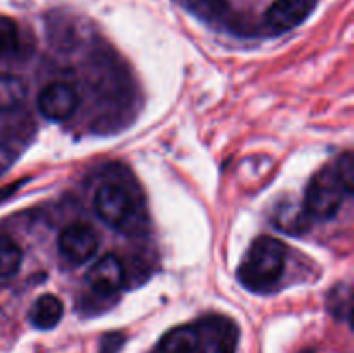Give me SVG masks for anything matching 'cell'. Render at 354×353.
<instances>
[{
  "label": "cell",
  "instance_id": "8fae6325",
  "mask_svg": "<svg viewBox=\"0 0 354 353\" xmlns=\"http://www.w3.org/2000/svg\"><path fill=\"white\" fill-rule=\"evenodd\" d=\"M28 87L16 75H0V113L16 111L24 102Z\"/></svg>",
  "mask_w": 354,
  "mask_h": 353
},
{
  "label": "cell",
  "instance_id": "6da1fadb",
  "mask_svg": "<svg viewBox=\"0 0 354 353\" xmlns=\"http://www.w3.org/2000/svg\"><path fill=\"white\" fill-rule=\"evenodd\" d=\"M286 269V244L272 235H259L239 266V280L248 289L263 291L279 282Z\"/></svg>",
  "mask_w": 354,
  "mask_h": 353
},
{
  "label": "cell",
  "instance_id": "9c48e42d",
  "mask_svg": "<svg viewBox=\"0 0 354 353\" xmlns=\"http://www.w3.org/2000/svg\"><path fill=\"white\" fill-rule=\"evenodd\" d=\"M62 314H64V307L55 294H41L31 305L28 317H30L33 327L40 329V331H48L61 322Z\"/></svg>",
  "mask_w": 354,
  "mask_h": 353
},
{
  "label": "cell",
  "instance_id": "3957f363",
  "mask_svg": "<svg viewBox=\"0 0 354 353\" xmlns=\"http://www.w3.org/2000/svg\"><path fill=\"white\" fill-rule=\"evenodd\" d=\"M93 203L100 220L113 228H123L133 215V201L130 194L116 183L99 187Z\"/></svg>",
  "mask_w": 354,
  "mask_h": 353
},
{
  "label": "cell",
  "instance_id": "7a4b0ae2",
  "mask_svg": "<svg viewBox=\"0 0 354 353\" xmlns=\"http://www.w3.org/2000/svg\"><path fill=\"white\" fill-rule=\"evenodd\" d=\"M344 196L346 190L339 180L335 166H325L320 172L315 173V176L308 183L304 208L310 217L327 220L341 210Z\"/></svg>",
  "mask_w": 354,
  "mask_h": 353
},
{
  "label": "cell",
  "instance_id": "9a60e30c",
  "mask_svg": "<svg viewBox=\"0 0 354 353\" xmlns=\"http://www.w3.org/2000/svg\"><path fill=\"white\" fill-rule=\"evenodd\" d=\"M124 345V334L121 332H107L102 336L99 353H118Z\"/></svg>",
  "mask_w": 354,
  "mask_h": 353
},
{
  "label": "cell",
  "instance_id": "8992f818",
  "mask_svg": "<svg viewBox=\"0 0 354 353\" xmlns=\"http://www.w3.org/2000/svg\"><path fill=\"white\" fill-rule=\"evenodd\" d=\"M85 279L93 293L99 296H113L127 282V272L116 255H106L90 266Z\"/></svg>",
  "mask_w": 354,
  "mask_h": 353
},
{
  "label": "cell",
  "instance_id": "52a82bcc",
  "mask_svg": "<svg viewBox=\"0 0 354 353\" xmlns=\"http://www.w3.org/2000/svg\"><path fill=\"white\" fill-rule=\"evenodd\" d=\"M197 332H199V345L196 353H235L237 327L227 318H206L201 322Z\"/></svg>",
  "mask_w": 354,
  "mask_h": 353
},
{
  "label": "cell",
  "instance_id": "5bb4252c",
  "mask_svg": "<svg viewBox=\"0 0 354 353\" xmlns=\"http://www.w3.org/2000/svg\"><path fill=\"white\" fill-rule=\"evenodd\" d=\"M335 172H337L339 180H341L342 187H344L346 194L351 196L354 190V159L353 152H344L335 165Z\"/></svg>",
  "mask_w": 354,
  "mask_h": 353
},
{
  "label": "cell",
  "instance_id": "ba28073f",
  "mask_svg": "<svg viewBox=\"0 0 354 353\" xmlns=\"http://www.w3.org/2000/svg\"><path fill=\"white\" fill-rule=\"evenodd\" d=\"M317 0H275L265 14L266 23L279 31L299 26L313 12Z\"/></svg>",
  "mask_w": 354,
  "mask_h": 353
},
{
  "label": "cell",
  "instance_id": "2e32d148",
  "mask_svg": "<svg viewBox=\"0 0 354 353\" xmlns=\"http://www.w3.org/2000/svg\"><path fill=\"white\" fill-rule=\"evenodd\" d=\"M16 156H17L16 151H14L9 144L0 142V175H3V173L12 166Z\"/></svg>",
  "mask_w": 354,
  "mask_h": 353
},
{
  "label": "cell",
  "instance_id": "277c9868",
  "mask_svg": "<svg viewBox=\"0 0 354 353\" xmlns=\"http://www.w3.org/2000/svg\"><path fill=\"white\" fill-rule=\"evenodd\" d=\"M59 251L73 265H82L88 262L99 248V237L95 230L88 224H76L68 225L59 235Z\"/></svg>",
  "mask_w": 354,
  "mask_h": 353
},
{
  "label": "cell",
  "instance_id": "5b68a950",
  "mask_svg": "<svg viewBox=\"0 0 354 353\" xmlns=\"http://www.w3.org/2000/svg\"><path fill=\"white\" fill-rule=\"evenodd\" d=\"M78 107V93L71 85L62 82L48 83L38 96V109L50 121H66Z\"/></svg>",
  "mask_w": 354,
  "mask_h": 353
},
{
  "label": "cell",
  "instance_id": "30bf717a",
  "mask_svg": "<svg viewBox=\"0 0 354 353\" xmlns=\"http://www.w3.org/2000/svg\"><path fill=\"white\" fill-rule=\"evenodd\" d=\"M199 345V332L194 325H178L166 332L159 341L161 353H196Z\"/></svg>",
  "mask_w": 354,
  "mask_h": 353
},
{
  "label": "cell",
  "instance_id": "4fadbf2b",
  "mask_svg": "<svg viewBox=\"0 0 354 353\" xmlns=\"http://www.w3.org/2000/svg\"><path fill=\"white\" fill-rule=\"evenodd\" d=\"M19 48V30L10 17L0 16V59L9 57Z\"/></svg>",
  "mask_w": 354,
  "mask_h": 353
},
{
  "label": "cell",
  "instance_id": "7c38bea8",
  "mask_svg": "<svg viewBox=\"0 0 354 353\" xmlns=\"http://www.w3.org/2000/svg\"><path fill=\"white\" fill-rule=\"evenodd\" d=\"M23 253L17 242L9 235H0V277H10L19 270Z\"/></svg>",
  "mask_w": 354,
  "mask_h": 353
}]
</instances>
